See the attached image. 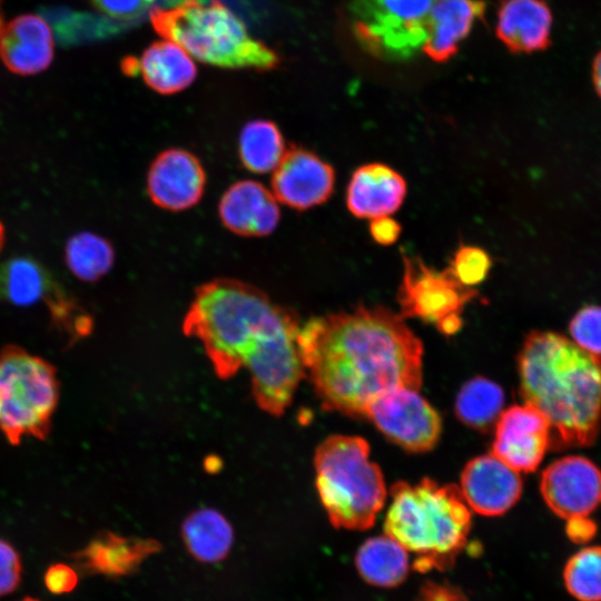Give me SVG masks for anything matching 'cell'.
<instances>
[{
    "mask_svg": "<svg viewBox=\"0 0 601 601\" xmlns=\"http://www.w3.org/2000/svg\"><path fill=\"white\" fill-rule=\"evenodd\" d=\"M114 262L111 244L96 233H77L66 244L65 263L69 272L80 280H98L111 269Z\"/></svg>",
    "mask_w": 601,
    "mask_h": 601,
    "instance_id": "obj_28",
    "label": "cell"
},
{
    "mask_svg": "<svg viewBox=\"0 0 601 601\" xmlns=\"http://www.w3.org/2000/svg\"><path fill=\"white\" fill-rule=\"evenodd\" d=\"M540 491L559 518L588 516L601 503V470L583 456H564L542 472Z\"/></svg>",
    "mask_w": 601,
    "mask_h": 601,
    "instance_id": "obj_11",
    "label": "cell"
},
{
    "mask_svg": "<svg viewBox=\"0 0 601 601\" xmlns=\"http://www.w3.org/2000/svg\"><path fill=\"white\" fill-rule=\"evenodd\" d=\"M286 150L283 134L273 121L253 120L247 122L240 131V161L252 173H273Z\"/></svg>",
    "mask_w": 601,
    "mask_h": 601,
    "instance_id": "obj_25",
    "label": "cell"
},
{
    "mask_svg": "<svg viewBox=\"0 0 601 601\" xmlns=\"http://www.w3.org/2000/svg\"><path fill=\"white\" fill-rule=\"evenodd\" d=\"M491 267L490 256L481 248L462 246L447 267L457 282L466 287L482 283Z\"/></svg>",
    "mask_w": 601,
    "mask_h": 601,
    "instance_id": "obj_30",
    "label": "cell"
},
{
    "mask_svg": "<svg viewBox=\"0 0 601 601\" xmlns=\"http://www.w3.org/2000/svg\"><path fill=\"white\" fill-rule=\"evenodd\" d=\"M359 436L332 435L316 449L315 484L331 523L338 529H370L386 500L384 476Z\"/></svg>",
    "mask_w": 601,
    "mask_h": 601,
    "instance_id": "obj_6",
    "label": "cell"
},
{
    "mask_svg": "<svg viewBox=\"0 0 601 601\" xmlns=\"http://www.w3.org/2000/svg\"><path fill=\"white\" fill-rule=\"evenodd\" d=\"M391 495L384 531L414 554V570L452 566L471 529L470 508L460 489L426 477L416 484L396 482Z\"/></svg>",
    "mask_w": 601,
    "mask_h": 601,
    "instance_id": "obj_4",
    "label": "cell"
},
{
    "mask_svg": "<svg viewBox=\"0 0 601 601\" xmlns=\"http://www.w3.org/2000/svg\"><path fill=\"white\" fill-rule=\"evenodd\" d=\"M436 0H353L352 30L365 51L382 60H405L426 41Z\"/></svg>",
    "mask_w": 601,
    "mask_h": 601,
    "instance_id": "obj_8",
    "label": "cell"
},
{
    "mask_svg": "<svg viewBox=\"0 0 601 601\" xmlns=\"http://www.w3.org/2000/svg\"><path fill=\"white\" fill-rule=\"evenodd\" d=\"M298 344L305 374L328 411L364 417L381 394L422 385L423 345L384 307L314 317L300 326Z\"/></svg>",
    "mask_w": 601,
    "mask_h": 601,
    "instance_id": "obj_2",
    "label": "cell"
},
{
    "mask_svg": "<svg viewBox=\"0 0 601 601\" xmlns=\"http://www.w3.org/2000/svg\"><path fill=\"white\" fill-rule=\"evenodd\" d=\"M20 601H40V600L35 599V598H30V597H26V598H23V599L20 600Z\"/></svg>",
    "mask_w": 601,
    "mask_h": 601,
    "instance_id": "obj_39",
    "label": "cell"
},
{
    "mask_svg": "<svg viewBox=\"0 0 601 601\" xmlns=\"http://www.w3.org/2000/svg\"><path fill=\"white\" fill-rule=\"evenodd\" d=\"M59 398L55 367L17 346L0 353V430L17 445L24 436L45 439Z\"/></svg>",
    "mask_w": 601,
    "mask_h": 601,
    "instance_id": "obj_7",
    "label": "cell"
},
{
    "mask_svg": "<svg viewBox=\"0 0 601 601\" xmlns=\"http://www.w3.org/2000/svg\"><path fill=\"white\" fill-rule=\"evenodd\" d=\"M181 536L188 552L206 563L225 559L234 542L231 524L220 512L210 508L193 511L183 522Z\"/></svg>",
    "mask_w": 601,
    "mask_h": 601,
    "instance_id": "obj_23",
    "label": "cell"
},
{
    "mask_svg": "<svg viewBox=\"0 0 601 601\" xmlns=\"http://www.w3.org/2000/svg\"><path fill=\"white\" fill-rule=\"evenodd\" d=\"M551 444L546 417L531 404L513 405L495 423L492 453L518 472H533Z\"/></svg>",
    "mask_w": 601,
    "mask_h": 601,
    "instance_id": "obj_12",
    "label": "cell"
},
{
    "mask_svg": "<svg viewBox=\"0 0 601 601\" xmlns=\"http://www.w3.org/2000/svg\"><path fill=\"white\" fill-rule=\"evenodd\" d=\"M0 56L19 75L43 71L53 58V38L48 22L35 14L13 19L0 36Z\"/></svg>",
    "mask_w": 601,
    "mask_h": 601,
    "instance_id": "obj_19",
    "label": "cell"
},
{
    "mask_svg": "<svg viewBox=\"0 0 601 601\" xmlns=\"http://www.w3.org/2000/svg\"><path fill=\"white\" fill-rule=\"evenodd\" d=\"M591 78L595 92L601 98V50L592 61Z\"/></svg>",
    "mask_w": 601,
    "mask_h": 601,
    "instance_id": "obj_38",
    "label": "cell"
},
{
    "mask_svg": "<svg viewBox=\"0 0 601 601\" xmlns=\"http://www.w3.org/2000/svg\"><path fill=\"white\" fill-rule=\"evenodd\" d=\"M566 521V534L575 543L587 542L595 534L597 526L588 516L573 518Z\"/></svg>",
    "mask_w": 601,
    "mask_h": 601,
    "instance_id": "obj_36",
    "label": "cell"
},
{
    "mask_svg": "<svg viewBox=\"0 0 601 601\" xmlns=\"http://www.w3.org/2000/svg\"><path fill=\"white\" fill-rule=\"evenodd\" d=\"M503 405V390L495 382L476 376L460 388L454 408L457 418L465 425L484 431L496 423Z\"/></svg>",
    "mask_w": 601,
    "mask_h": 601,
    "instance_id": "obj_26",
    "label": "cell"
},
{
    "mask_svg": "<svg viewBox=\"0 0 601 601\" xmlns=\"http://www.w3.org/2000/svg\"><path fill=\"white\" fill-rule=\"evenodd\" d=\"M151 23L190 57L213 66L267 70L279 62L275 51L253 38L243 21L218 0H184L154 10Z\"/></svg>",
    "mask_w": 601,
    "mask_h": 601,
    "instance_id": "obj_5",
    "label": "cell"
},
{
    "mask_svg": "<svg viewBox=\"0 0 601 601\" xmlns=\"http://www.w3.org/2000/svg\"><path fill=\"white\" fill-rule=\"evenodd\" d=\"M159 549V543L150 539L104 532L73 553L72 558L79 568L89 573L116 578L135 572L145 559Z\"/></svg>",
    "mask_w": 601,
    "mask_h": 601,
    "instance_id": "obj_20",
    "label": "cell"
},
{
    "mask_svg": "<svg viewBox=\"0 0 601 601\" xmlns=\"http://www.w3.org/2000/svg\"><path fill=\"white\" fill-rule=\"evenodd\" d=\"M520 392L551 427L550 449L591 445L601 426V356L555 332H531L519 353Z\"/></svg>",
    "mask_w": 601,
    "mask_h": 601,
    "instance_id": "obj_3",
    "label": "cell"
},
{
    "mask_svg": "<svg viewBox=\"0 0 601 601\" xmlns=\"http://www.w3.org/2000/svg\"><path fill=\"white\" fill-rule=\"evenodd\" d=\"M571 341L582 349L601 356V306L581 308L569 325Z\"/></svg>",
    "mask_w": 601,
    "mask_h": 601,
    "instance_id": "obj_31",
    "label": "cell"
},
{
    "mask_svg": "<svg viewBox=\"0 0 601 601\" xmlns=\"http://www.w3.org/2000/svg\"><path fill=\"white\" fill-rule=\"evenodd\" d=\"M474 296L475 292L457 282L447 268L436 272L420 258H404L398 290L403 316L421 318L444 334H453L462 326L461 313Z\"/></svg>",
    "mask_w": 601,
    "mask_h": 601,
    "instance_id": "obj_9",
    "label": "cell"
},
{
    "mask_svg": "<svg viewBox=\"0 0 601 601\" xmlns=\"http://www.w3.org/2000/svg\"><path fill=\"white\" fill-rule=\"evenodd\" d=\"M355 564L367 583L393 588L402 583L408 573V552L387 534L377 535L359 546Z\"/></svg>",
    "mask_w": 601,
    "mask_h": 601,
    "instance_id": "obj_24",
    "label": "cell"
},
{
    "mask_svg": "<svg viewBox=\"0 0 601 601\" xmlns=\"http://www.w3.org/2000/svg\"><path fill=\"white\" fill-rule=\"evenodd\" d=\"M43 582L47 590L53 594L69 593L77 587L78 574L67 564L55 563L46 570Z\"/></svg>",
    "mask_w": 601,
    "mask_h": 601,
    "instance_id": "obj_34",
    "label": "cell"
},
{
    "mask_svg": "<svg viewBox=\"0 0 601 601\" xmlns=\"http://www.w3.org/2000/svg\"><path fill=\"white\" fill-rule=\"evenodd\" d=\"M2 29H3V23H2V16H1V9H0V36H1Z\"/></svg>",
    "mask_w": 601,
    "mask_h": 601,
    "instance_id": "obj_40",
    "label": "cell"
},
{
    "mask_svg": "<svg viewBox=\"0 0 601 601\" xmlns=\"http://www.w3.org/2000/svg\"><path fill=\"white\" fill-rule=\"evenodd\" d=\"M22 564L17 550L0 539V597L12 593L21 581Z\"/></svg>",
    "mask_w": 601,
    "mask_h": 601,
    "instance_id": "obj_32",
    "label": "cell"
},
{
    "mask_svg": "<svg viewBox=\"0 0 601 601\" xmlns=\"http://www.w3.org/2000/svg\"><path fill=\"white\" fill-rule=\"evenodd\" d=\"M459 489L470 509L485 516H496L519 501L522 480L518 471L490 453L472 459L464 466Z\"/></svg>",
    "mask_w": 601,
    "mask_h": 601,
    "instance_id": "obj_15",
    "label": "cell"
},
{
    "mask_svg": "<svg viewBox=\"0 0 601 601\" xmlns=\"http://www.w3.org/2000/svg\"><path fill=\"white\" fill-rule=\"evenodd\" d=\"M563 583L578 601H601V545L574 553L563 568Z\"/></svg>",
    "mask_w": 601,
    "mask_h": 601,
    "instance_id": "obj_29",
    "label": "cell"
},
{
    "mask_svg": "<svg viewBox=\"0 0 601 601\" xmlns=\"http://www.w3.org/2000/svg\"><path fill=\"white\" fill-rule=\"evenodd\" d=\"M553 16L544 0H504L495 33L513 53H532L551 45Z\"/></svg>",
    "mask_w": 601,
    "mask_h": 601,
    "instance_id": "obj_17",
    "label": "cell"
},
{
    "mask_svg": "<svg viewBox=\"0 0 601 601\" xmlns=\"http://www.w3.org/2000/svg\"><path fill=\"white\" fill-rule=\"evenodd\" d=\"M278 201L272 190L256 180H239L223 195L218 214L224 226L240 236L272 234L280 218Z\"/></svg>",
    "mask_w": 601,
    "mask_h": 601,
    "instance_id": "obj_16",
    "label": "cell"
},
{
    "mask_svg": "<svg viewBox=\"0 0 601 601\" xmlns=\"http://www.w3.org/2000/svg\"><path fill=\"white\" fill-rule=\"evenodd\" d=\"M364 417L393 443L414 453L432 450L442 431L437 411L412 388L381 394L368 404Z\"/></svg>",
    "mask_w": 601,
    "mask_h": 601,
    "instance_id": "obj_10",
    "label": "cell"
},
{
    "mask_svg": "<svg viewBox=\"0 0 601 601\" xmlns=\"http://www.w3.org/2000/svg\"><path fill=\"white\" fill-rule=\"evenodd\" d=\"M106 16L118 20H130L141 16L155 0H91Z\"/></svg>",
    "mask_w": 601,
    "mask_h": 601,
    "instance_id": "obj_33",
    "label": "cell"
},
{
    "mask_svg": "<svg viewBox=\"0 0 601 601\" xmlns=\"http://www.w3.org/2000/svg\"><path fill=\"white\" fill-rule=\"evenodd\" d=\"M50 292L46 270L33 259L16 257L0 266V298L20 307L45 300Z\"/></svg>",
    "mask_w": 601,
    "mask_h": 601,
    "instance_id": "obj_27",
    "label": "cell"
},
{
    "mask_svg": "<svg viewBox=\"0 0 601 601\" xmlns=\"http://www.w3.org/2000/svg\"><path fill=\"white\" fill-rule=\"evenodd\" d=\"M421 601H464V598L452 588L427 584L422 589Z\"/></svg>",
    "mask_w": 601,
    "mask_h": 601,
    "instance_id": "obj_37",
    "label": "cell"
},
{
    "mask_svg": "<svg viewBox=\"0 0 601 601\" xmlns=\"http://www.w3.org/2000/svg\"><path fill=\"white\" fill-rule=\"evenodd\" d=\"M206 174L199 159L188 150L170 148L160 152L147 174L151 201L170 211L186 210L199 203Z\"/></svg>",
    "mask_w": 601,
    "mask_h": 601,
    "instance_id": "obj_14",
    "label": "cell"
},
{
    "mask_svg": "<svg viewBox=\"0 0 601 601\" xmlns=\"http://www.w3.org/2000/svg\"><path fill=\"white\" fill-rule=\"evenodd\" d=\"M125 71L140 75L148 87L162 95L184 90L196 77V67L188 52L167 39L149 46L139 58L126 60Z\"/></svg>",
    "mask_w": 601,
    "mask_h": 601,
    "instance_id": "obj_22",
    "label": "cell"
},
{
    "mask_svg": "<svg viewBox=\"0 0 601 601\" xmlns=\"http://www.w3.org/2000/svg\"><path fill=\"white\" fill-rule=\"evenodd\" d=\"M295 312L242 280L216 278L197 287L183 321L186 336L197 338L215 374L250 375L260 410L280 416L305 374Z\"/></svg>",
    "mask_w": 601,
    "mask_h": 601,
    "instance_id": "obj_1",
    "label": "cell"
},
{
    "mask_svg": "<svg viewBox=\"0 0 601 601\" xmlns=\"http://www.w3.org/2000/svg\"><path fill=\"white\" fill-rule=\"evenodd\" d=\"M370 233L376 243L391 245L397 240L401 234V226L390 216L377 217L372 219Z\"/></svg>",
    "mask_w": 601,
    "mask_h": 601,
    "instance_id": "obj_35",
    "label": "cell"
},
{
    "mask_svg": "<svg viewBox=\"0 0 601 601\" xmlns=\"http://www.w3.org/2000/svg\"><path fill=\"white\" fill-rule=\"evenodd\" d=\"M335 173L314 152L288 146L273 171L272 193L278 203L306 210L325 203L333 193Z\"/></svg>",
    "mask_w": 601,
    "mask_h": 601,
    "instance_id": "obj_13",
    "label": "cell"
},
{
    "mask_svg": "<svg viewBox=\"0 0 601 601\" xmlns=\"http://www.w3.org/2000/svg\"><path fill=\"white\" fill-rule=\"evenodd\" d=\"M485 9L482 0H436L422 52L435 62L451 59Z\"/></svg>",
    "mask_w": 601,
    "mask_h": 601,
    "instance_id": "obj_21",
    "label": "cell"
},
{
    "mask_svg": "<svg viewBox=\"0 0 601 601\" xmlns=\"http://www.w3.org/2000/svg\"><path fill=\"white\" fill-rule=\"evenodd\" d=\"M406 196L404 178L383 164L358 167L347 186L346 205L359 218L390 216L396 211Z\"/></svg>",
    "mask_w": 601,
    "mask_h": 601,
    "instance_id": "obj_18",
    "label": "cell"
}]
</instances>
